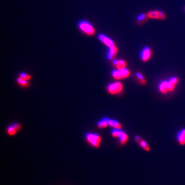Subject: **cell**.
Instances as JSON below:
<instances>
[{
    "label": "cell",
    "instance_id": "cell-1",
    "mask_svg": "<svg viewBox=\"0 0 185 185\" xmlns=\"http://www.w3.org/2000/svg\"><path fill=\"white\" fill-rule=\"evenodd\" d=\"M176 85L171 83L169 81L164 80L160 82L159 85V90L162 93H167L168 92H172L174 90Z\"/></svg>",
    "mask_w": 185,
    "mask_h": 185
},
{
    "label": "cell",
    "instance_id": "cell-2",
    "mask_svg": "<svg viewBox=\"0 0 185 185\" xmlns=\"http://www.w3.org/2000/svg\"><path fill=\"white\" fill-rule=\"evenodd\" d=\"M79 26L81 30L88 35H93L95 32L93 27L87 22H80L79 24Z\"/></svg>",
    "mask_w": 185,
    "mask_h": 185
},
{
    "label": "cell",
    "instance_id": "cell-3",
    "mask_svg": "<svg viewBox=\"0 0 185 185\" xmlns=\"http://www.w3.org/2000/svg\"><path fill=\"white\" fill-rule=\"evenodd\" d=\"M108 91L112 94L119 93L123 90V85L119 82L112 83L108 86Z\"/></svg>",
    "mask_w": 185,
    "mask_h": 185
},
{
    "label": "cell",
    "instance_id": "cell-4",
    "mask_svg": "<svg viewBox=\"0 0 185 185\" xmlns=\"http://www.w3.org/2000/svg\"><path fill=\"white\" fill-rule=\"evenodd\" d=\"M86 138L92 145L98 148L99 146V143L100 142V138L97 134H93L88 133L86 136Z\"/></svg>",
    "mask_w": 185,
    "mask_h": 185
},
{
    "label": "cell",
    "instance_id": "cell-5",
    "mask_svg": "<svg viewBox=\"0 0 185 185\" xmlns=\"http://www.w3.org/2000/svg\"><path fill=\"white\" fill-rule=\"evenodd\" d=\"M148 17L150 19L164 20L166 19V15L164 12L160 11H154L148 12L146 14Z\"/></svg>",
    "mask_w": 185,
    "mask_h": 185
},
{
    "label": "cell",
    "instance_id": "cell-6",
    "mask_svg": "<svg viewBox=\"0 0 185 185\" xmlns=\"http://www.w3.org/2000/svg\"><path fill=\"white\" fill-rule=\"evenodd\" d=\"M152 56L151 49L148 46L144 48L141 51L140 57L143 61L146 62L150 59Z\"/></svg>",
    "mask_w": 185,
    "mask_h": 185
},
{
    "label": "cell",
    "instance_id": "cell-7",
    "mask_svg": "<svg viewBox=\"0 0 185 185\" xmlns=\"http://www.w3.org/2000/svg\"><path fill=\"white\" fill-rule=\"evenodd\" d=\"M98 38L99 39L101 42L106 44V45L108 46V47H111V46L115 45L113 41L111 39H109V37L104 35H99Z\"/></svg>",
    "mask_w": 185,
    "mask_h": 185
},
{
    "label": "cell",
    "instance_id": "cell-8",
    "mask_svg": "<svg viewBox=\"0 0 185 185\" xmlns=\"http://www.w3.org/2000/svg\"><path fill=\"white\" fill-rule=\"evenodd\" d=\"M117 51H118V49L115 45L111 47H109V50L108 55H107V58L110 60L115 58V57L116 56V55L117 53Z\"/></svg>",
    "mask_w": 185,
    "mask_h": 185
},
{
    "label": "cell",
    "instance_id": "cell-9",
    "mask_svg": "<svg viewBox=\"0 0 185 185\" xmlns=\"http://www.w3.org/2000/svg\"><path fill=\"white\" fill-rule=\"evenodd\" d=\"M135 140L137 141L138 143H139L140 146L146 151H149L150 150V146H148L147 143L143 140V139H141V138L139 137L138 136H136Z\"/></svg>",
    "mask_w": 185,
    "mask_h": 185
},
{
    "label": "cell",
    "instance_id": "cell-10",
    "mask_svg": "<svg viewBox=\"0 0 185 185\" xmlns=\"http://www.w3.org/2000/svg\"><path fill=\"white\" fill-rule=\"evenodd\" d=\"M177 140L180 145H185V129H183L178 133Z\"/></svg>",
    "mask_w": 185,
    "mask_h": 185
},
{
    "label": "cell",
    "instance_id": "cell-11",
    "mask_svg": "<svg viewBox=\"0 0 185 185\" xmlns=\"http://www.w3.org/2000/svg\"><path fill=\"white\" fill-rule=\"evenodd\" d=\"M109 125L114 128L115 129H119L122 128V125L116 120L113 119L109 120Z\"/></svg>",
    "mask_w": 185,
    "mask_h": 185
},
{
    "label": "cell",
    "instance_id": "cell-12",
    "mask_svg": "<svg viewBox=\"0 0 185 185\" xmlns=\"http://www.w3.org/2000/svg\"><path fill=\"white\" fill-rule=\"evenodd\" d=\"M126 66H127V63L125 61L123 60H118L117 64L116 65L117 69L118 70H122L123 69H125Z\"/></svg>",
    "mask_w": 185,
    "mask_h": 185
},
{
    "label": "cell",
    "instance_id": "cell-13",
    "mask_svg": "<svg viewBox=\"0 0 185 185\" xmlns=\"http://www.w3.org/2000/svg\"><path fill=\"white\" fill-rule=\"evenodd\" d=\"M112 76L115 79H121L123 78L121 71L118 70V69L114 70L112 72Z\"/></svg>",
    "mask_w": 185,
    "mask_h": 185
},
{
    "label": "cell",
    "instance_id": "cell-14",
    "mask_svg": "<svg viewBox=\"0 0 185 185\" xmlns=\"http://www.w3.org/2000/svg\"><path fill=\"white\" fill-rule=\"evenodd\" d=\"M109 120L108 118H103L98 122V125L100 128H106L109 125Z\"/></svg>",
    "mask_w": 185,
    "mask_h": 185
},
{
    "label": "cell",
    "instance_id": "cell-15",
    "mask_svg": "<svg viewBox=\"0 0 185 185\" xmlns=\"http://www.w3.org/2000/svg\"><path fill=\"white\" fill-rule=\"evenodd\" d=\"M123 131L119 129H115L112 132V135L115 137L119 138L123 133Z\"/></svg>",
    "mask_w": 185,
    "mask_h": 185
},
{
    "label": "cell",
    "instance_id": "cell-16",
    "mask_svg": "<svg viewBox=\"0 0 185 185\" xmlns=\"http://www.w3.org/2000/svg\"><path fill=\"white\" fill-rule=\"evenodd\" d=\"M120 139V142L122 144L124 145L125 143H127L128 140V136L125 133L123 132L122 135L120 136V137L119 138Z\"/></svg>",
    "mask_w": 185,
    "mask_h": 185
},
{
    "label": "cell",
    "instance_id": "cell-17",
    "mask_svg": "<svg viewBox=\"0 0 185 185\" xmlns=\"http://www.w3.org/2000/svg\"><path fill=\"white\" fill-rule=\"evenodd\" d=\"M120 71L122 72L123 78H127L129 77L130 75V72L128 69H124L122 70H120Z\"/></svg>",
    "mask_w": 185,
    "mask_h": 185
},
{
    "label": "cell",
    "instance_id": "cell-18",
    "mask_svg": "<svg viewBox=\"0 0 185 185\" xmlns=\"http://www.w3.org/2000/svg\"><path fill=\"white\" fill-rule=\"evenodd\" d=\"M136 76L138 78V79L139 80V81H140V82L143 85H145L146 82V80H145V78L143 77V76L141 74L138 73V72L136 73Z\"/></svg>",
    "mask_w": 185,
    "mask_h": 185
},
{
    "label": "cell",
    "instance_id": "cell-19",
    "mask_svg": "<svg viewBox=\"0 0 185 185\" xmlns=\"http://www.w3.org/2000/svg\"><path fill=\"white\" fill-rule=\"evenodd\" d=\"M146 18H148L146 14H140L139 16H138L137 20L138 21H145V20L146 19Z\"/></svg>",
    "mask_w": 185,
    "mask_h": 185
},
{
    "label": "cell",
    "instance_id": "cell-20",
    "mask_svg": "<svg viewBox=\"0 0 185 185\" xmlns=\"http://www.w3.org/2000/svg\"><path fill=\"white\" fill-rule=\"evenodd\" d=\"M17 131V130L15 129L14 127H13L12 125L8 127V132L10 135H14Z\"/></svg>",
    "mask_w": 185,
    "mask_h": 185
},
{
    "label": "cell",
    "instance_id": "cell-21",
    "mask_svg": "<svg viewBox=\"0 0 185 185\" xmlns=\"http://www.w3.org/2000/svg\"><path fill=\"white\" fill-rule=\"evenodd\" d=\"M169 81L170 82H171V83H173L174 85H176L178 83L179 79H178V78L174 77L171 78L169 80Z\"/></svg>",
    "mask_w": 185,
    "mask_h": 185
},
{
    "label": "cell",
    "instance_id": "cell-22",
    "mask_svg": "<svg viewBox=\"0 0 185 185\" xmlns=\"http://www.w3.org/2000/svg\"><path fill=\"white\" fill-rule=\"evenodd\" d=\"M18 81L19 83H20L21 85H22L23 86H26L27 85L26 80L22 79L21 78H19L18 79Z\"/></svg>",
    "mask_w": 185,
    "mask_h": 185
},
{
    "label": "cell",
    "instance_id": "cell-23",
    "mask_svg": "<svg viewBox=\"0 0 185 185\" xmlns=\"http://www.w3.org/2000/svg\"><path fill=\"white\" fill-rule=\"evenodd\" d=\"M20 78H21L22 79H23L27 80L29 79L30 77V76L28 75H27L26 74H25V73H22L20 75Z\"/></svg>",
    "mask_w": 185,
    "mask_h": 185
},
{
    "label": "cell",
    "instance_id": "cell-24",
    "mask_svg": "<svg viewBox=\"0 0 185 185\" xmlns=\"http://www.w3.org/2000/svg\"><path fill=\"white\" fill-rule=\"evenodd\" d=\"M117 62H118V60H115L113 61V63L115 66H116V65L117 64Z\"/></svg>",
    "mask_w": 185,
    "mask_h": 185
}]
</instances>
